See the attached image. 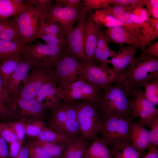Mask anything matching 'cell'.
Returning <instances> with one entry per match:
<instances>
[{
	"label": "cell",
	"mask_w": 158,
	"mask_h": 158,
	"mask_svg": "<svg viewBox=\"0 0 158 158\" xmlns=\"http://www.w3.org/2000/svg\"><path fill=\"white\" fill-rule=\"evenodd\" d=\"M104 32L109 43L112 42L119 45L127 44L142 51L150 44V42L140 41L142 33L139 28L116 26L107 28Z\"/></svg>",
	"instance_id": "cell-15"
},
{
	"label": "cell",
	"mask_w": 158,
	"mask_h": 158,
	"mask_svg": "<svg viewBox=\"0 0 158 158\" xmlns=\"http://www.w3.org/2000/svg\"><path fill=\"white\" fill-rule=\"evenodd\" d=\"M158 78V59L148 54L144 49L140 56L134 57L116 84L127 97H135L136 89L144 87L153 79Z\"/></svg>",
	"instance_id": "cell-1"
},
{
	"label": "cell",
	"mask_w": 158,
	"mask_h": 158,
	"mask_svg": "<svg viewBox=\"0 0 158 158\" xmlns=\"http://www.w3.org/2000/svg\"><path fill=\"white\" fill-rule=\"evenodd\" d=\"M26 6L25 0H0V20L17 16L25 8Z\"/></svg>",
	"instance_id": "cell-24"
},
{
	"label": "cell",
	"mask_w": 158,
	"mask_h": 158,
	"mask_svg": "<svg viewBox=\"0 0 158 158\" xmlns=\"http://www.w3.org/2000/svg\"><path fill=\"white\" fill-rule=\"evenodd\" d=\"M106 158H112L110 157H107Z\"/></svg>",
	"instance_id": "cell-60"
},
{
	"label": "cell",
	"mask_w": 158,
	"mask_h": 158,
	"mask_svg": "<svg viewBox=\"0 0 158 158\" xmlns=\"http://www.w3.org/2000/svg\"><path fill=\"white\" fill-rule=\"evenodd\" d=\"M44 35H57L65 39V37L61 30L57 25L53 23H46L42 25L38 36Z\"/></svg>",
	"instance_id": "cell-36"
},
{
	"label": "cell",
	"mask_w": 158,
	"mask_h": 158,
	"mask_svg": "<svg viewBox=\"0 0 158 158\" xmlns=\"http://www.w3.org/2000/svg\"><path fill=\"white\" fill-rule=\"evenodd\" d=\"M24 54L22 50V51L7 57L0 63V75L6 88L10 77L22 60Z\"/></svg>",
	"instance_id": "cell-23"
},
{
	"label": "cell",
	"mask_w": 158,
	"mask_h": 158,
	"mask_svg": "<svg viewBox=\"0 0 158 158\" xmlns=\"http://www.w3.org/2000/svg\"><path fill=\"white\" fill-rule=\"evenodd\" d=\"M130 18L131 20L134 24H138L139 19L138 16L131 13V12Z\"/></svg>",
	"instance_id": "cell-58"
},
{
	"label": "cell",
	"mask_w": 158,
	"mask_h": 158,
	"mask_svg": "<svg viewBox=\"0 0 158 158\" xmlns=\"http://www.w3.org/2000/svg\"><path fill=\"white\" fill-rule=\"evenodd\" d=\"M32 66L30 59L24 54L22 60L11 75L7 82L6 88L10 98H14L18 95L20 89L19 84L26 77Z\"/></svg>",
	"instance_id": "cell-19"
},
{
	"label": "cell",
	"mask_w": 158,
	"mask_h": 158,
	"mask_svg": "<svg viewBox=\"0 0 158 158\" xmlns=\"http://www.w3.org/2000/svg\"><path fill=\"white\" fill-rule=\"evenodd\" d=\"M83 6L76 7H60L54 4L41 13L42 24H56L66 37L68 31L80 18Z\"/></svg>",
	"instance_id": "cell-8"
},
{
	"label": "cell",
	"mask_w": 158,
	"mask_h": 158,
	"mask_svg": "<svg viewBox=\"0 0 158 158\" xmlns=\"http://www.w3.org/2000/svg\"><path fill=\"white\" fill-rule=\"evenodd\" d=\"M130 137L132 146L140 153L151 147L149 131L140 122H132Z\"/></svg>",
	"instance_id": "cell-21"
},
{
	"label": "cell",
	"mask_w": 158,
	"mask_h": 158,
	"mask_svg": "<svg viewBox=\"0 0 158 158\" xmlns=\"http://www.w3.org/2000/svg\"><path fill=\"white\" fill-rule=\"evenodd\" d=\"M110 153L106 146L98 138L87 146L82 158H106L110 157Z\"/></svg>",
	"instance_id": "cell-26"
},
{
	"label": "cell",
	"mask_w": 158,
	"mask_h": 158,
	"mask_svg": "<svg viewBox=\"0 0 158 158\" xmlns=\"http://www.w3.org/2000/svg\"><path fill=\"white\" fill-rule=\"evenodd\" d=\"M145 9L148 14H152L154 19H158V7H147V9Z\"/></svg>",
	"instance_id": "cell-55"
},
{
	"label": "cell",
	"mask_w": 158,
	"mask_h": 158,
	"mask_svg": "<svg viewBox=\"0 0 158 158\" xmlns=\"http://www.w3.org/2000/svg\"><path fill=\"white\" fill-rule=\"evenodd\" d=\"M150 15L148 14L145 9L142 8L139 16L138 24H142L147 23L149 20Z\"/></svg>",
	"instance_id": "cell-52"
},
{
	"label": "cell",
	"mask_w": 158,
	"mask_h": 158,
	"mask_svg": "<svg viewBox=\"0 0 158 158\" xmlns=\"http://www.w3.org/2000/svg\"><path fill=\"white\" fill-rule=\"evenodd\" d=\"M113 155L115 158H139L140 153L131 145L126 146Z\"/></svg>",
	"instance_id": "cell-38"
},
{
	"label": "cell",
	"mask_w": 158,
	"mask_h": 158,
	"mask_svg": "<svg viewBox=\"0 0 158 158\" xmlns=\"http://www.w3.org/2000/svg\"><path fill=\"white\" fill-rule=\"evenodd\" d=\"M66 49V47L55 44L38 42L24 46L22 51L30 59L32 64L51 67L56 58Z\"/></svg>",
	"instance_id": "cell-11"
},
{
	"label": "cell",
	"mask_w": 158,
	"mask_h": 158,
	"mask_svg": "<svg viewBox=\"0 0 158 158\" xmlns=\"http://www.w3.org/2000/svg\"><path fill=\"white\" fill-rule=\"evenodd\" d=\"M102 29L93 21L91 15L85 21L84 27L85 60L84 63L97 65L95 62L94 56L97 47L98 37Z\"/></svg>",
	"instance_id": "cell-17"
},
{
	"label": "cell",
	"mask_w": 158,
	"mask_h": 158,
	"mask_svg": "<svg viewBox=\"0 0 158 158\" xmlns=\"http://www.w3.org/2000/svg\"><path fill=\"white\" fill-rule=\"evenodd\" d=\"M129 105L133 118L139 117V122L148 128H150L154 121L158 118V110L145 98L140 87L136 89L135 97L129 102Z\"/></svg>",
	"instance_id": "cell-14"
},
{
	"label": "cell",
	"mask_w": 158,
	"mask_h": 158,
	"mask_svg": "<svg viewBox=\"0 0 158 158\" xmlns=\"http://www.w3.org/2000/svg\"><path fill=\"white\" fill-rule=\"evenodd\" d=\"M147 0H109V4L113 6L130 5L143 7L146 6Z\"/></svg>",
	"instance_id": "cell-41"
},
{
	"label": "cell",
	"mask_w": 158,
	"mask_h": 158,
	"mask_svg": "<svg viewBox=\"0 0 158 158\" xmlns=\"http://www.w3.org/2000/svg\"><path fill=\"white\" fill-rule=\"evenodd\" d=\"M5 104L9 111L16 119L42 120L45 117L46 108L34 99L16 96L10 98Z\"/></svg>",
	"instance_id": "cell-10"
},
{
	"label": "cell",
	"mask_w": 158,
	"mask_h": 158,
	"mask_svg": "<svg viewBox=\"0 0 158 158\" xmlns=\"http://www.w3.org/2000/svg\"><path fill=\"white\" fill-rule=\"evenodd\" d=\"M129 102L125 92L116 83L102 88L96 102L98 114L103 118L117 117L133 119Z\"/></svg>",
	"instance_id": "cell-2"
},
{
	"label": "cell",
	"mask_w": 158,
	"mask_h": 158,
	"mask_svg": "<svg viewBox=\"0 0 158 158\" xmlns=\"http://www.w3.org/2000/svg\"><path fill=\"white\" fill-rule=\"evenodd\" d=\"M79 69L86 81L94 88L100 90L102 87L120 82L121 75L112 68L97 65L85 64L79 61Z\"/></svg>",
	"instance_id": "cell-9"
},
{
	"label": "cell",
	"mask_w": 158,
	"mask_h": 158,
	"mask_svg": "<svg viewBox=\"0 0 158 158\" xmlns=\"http://www.w3.org/2000/svg\"><path fill=\"white\" fill-rule=\"evenodd\" d=\"M80 0H56L54 5L60 7H76L82 6Z\"/></svg>",
	"instance_id": "cell-44"
},
{
	"label": "cell",
	"mask_w": 158,
	"mask_h": 158,
	"mask_svg": "<svg viewBox=\"0 0 158 158\" xmlns=\"http://www.w3.org/2000/svg\"><path fill=\"white\" fill-rule=\"evenodd\" d=\"M34 99L46 109L51 110L57 108L62 103L60 89L54 80L45 84Z\"/></svg>",
	"instance_id": "cell-18"
},
{
	"label": "cell",
	"mask_w": 158,
	"mask_h": 158,
	"mask_svg": "<svg viewBox=\"0 0 158 158\" xmlns=\"http://www.w3.org/2000/svg\"><path fill=\"white\" fill-rule=\"evenodd\" d=\"M103 119L99 138L112 154L126 146L131 145L130 133L133 119L117 117Z\"/></svg>",
	"instance_id": "cell-3"
},
{
	"label": "cell",
	"mask_w": 158,
	"mask_h": 158,
	"mask_svg": "<svg viewBox=\"0 0 158 158\" xmlns=\"http://www.w3.org/2000/svg\"><path fill=\"white\" fill-rule=\"evenodd\" d=\"M83 9L86 11L92 9H98L109 4V0H83Z\"/></svg>",
	"instance_id": "cell-39"
},
{
	"label": "cell",
	"mask_w": 158,
	"mask_h": 158,
	"mask_svg": "<svg viewBox=\"0 0 158 158\" xmlns=\"http://www.w3.org/2000/svg\"><path fill=\"white\" fill-rule=\"evenodd\" d=\"M3 103V102L0 99V107L1 106Z\"/></svg>",
	"instance_id": "cell-59"
},
{
	"label": "cell",
	"mask_w": 158,
	"mask_h": 158,
	"mask_svg": "<svg viewBox=\"0 0 158 158\" xmlns=\"http://www.w3.org/2000/svg\"><path fill=\"white\" fill-rule=\"evenodd\" d=\"M151 25L149 27L146 32L142 34L140 41L142 42H151V41L158 37V19L151 20Z\"/></svg>",
	"instance_id": "cell-35"
},
{
	"label": "cell",
	"mask_w": 158,
	"mask_h": 158,
	"mask_svg": "<svg viewBox=\"0 0 158 158\" xmlns=\"http://www.w3.org/2000/svg\"><path fill=\"white\" fill-rule=\"evenodd\" d=\"M39 38L44 40L45 44H55L61 46L66 47V43L65 38L60 36L50 35H38Z\"/></svg>",
	"instance_id": "cell-40"
},
{
	"label": "cell",
	"mask_w": 158,
	"mask_h": 158,
	"mask_svg": "<svg viewBox=\"0 0 158 158\" xmlns=\"http://www.w3.org/2000/svg\"><path fill=\"white\" fill-rule=\"evenodd\" d=\"M88 143L80 138H72L66 144L62 158H82Z\"/></svg>",
	"instance_id": "cell-25"
},
{
	"label": "cell",
	"mask_w": 158,
	"mask_h": 158,
	"mask_svg": "<svg viewBox=\"0 0 158 158\" xmlns=\"http://www.w3.org/2000/svg\"><path fill=\"white\" fill-rule=\"evenodd\" d=\"M150 128L149 134L151 147L157 146L158 145V118L154 121Z\"/></svg>",
	"instance_id": "cell-42"
},
{
	"label": "cell",
	"mask_w": 158,
	"mask_h": 158,
	"mask_svg": "<svg viewBox=\"0 0 158 158\" xmlns=\"http://www.w3.org/2000/svg\"><path fill=\"white\" fill-rule=\"evenodd\" d=\"M25 8L11 18L18 28L20 42L25 46L36 40L42 25V15L34 6L25 0Z\"/></svg>",
	"instance_id": "cell-7"
},
{
	"label": "cell",
	"mask_w": 158,
	"mask_h": 158,
	"mask_svg": "<svg viewBox=\"0 0 158 158\" xmlns=\"http://www.w3.org/2000/svg\"><path fill=\"white\" fill-rule=\"evenodd\" d=\"M30 141L41 147L51 158H62L67 143H60L36 139Z\"/></svg>",
	"instance_id": "cell-27"
},
{
	"label": "cell",
	"mask_w": 158,
	"mask_h": 158,
	"mask_svg": "<svg viewBox=\"0 0 158 158\" xmlns=\"http://www.w3.org/2000/svg\"><path fill=\"white\" fill-rule=\"evenodd\" d=\"M59 88L62 103L73 104L83 100L97 102L99 98L100 90L92 87L84 78L67 86Z\"/></svg>",
	"instance_id": "cell-13"
},
{
	"label": "cell",
	"mask_w": 158,
	"mask_h": 158,
	"mask_svg": "<svg viewBox=\"0 0 158 158\" xmlns=\"http://www.w3.org/2000/svg\"><path fill=\"white\" fill-rule=\"evenodd\" d=\"M10 99L7 89L4 85L0 75V99L6 103Z\"/></svg>",
	"instance_id": "cell-47"
},
{
	"label": "cell",
	"mask_w": 158,
	"mask_h": 158,
	"mask_svg": "<svg viewBox=\"0 0 158 158\" xmlns=\"http://www.w3.org/2000/svg\"><path fill=\"white\" fill-rule=\"evenodd\" d=\"M14 23V22L12 18L0 20V34L6 28Z\"/></svg>",
	"instance_id": "cell-51"
},
{
	"label": "cell",
	"mask_w": 158,
	"mask_h": 158,
	"mask_svg": "<svg viewBox=\"0 0 158 158\" xmlns=\"http://www.w3.org/2000/svg\"><path fill=\"white\" fill-rule=\"evenodd\" d=\"M111 53L109 49L97 47L94 56L95 62L98 64L100 66L108 67V61Z\"/></svg>",
	"instance_id": "cell-34"
},
{
	"label": "cell",
	"mask_w": 158,
	"mask_h": 158,
	"mask_svg": "<svg viewBox=\"0 0 158 158\" xmlns=\"http://www.w3.org/2000/svg\"><path fill=\"white\" fill-rule=\"evenodd\" d=\"M79 67V61L65 50L55 59L50 72L58 87L62 88L83 78Z\"/></svg>",
	"instance_id": "cell-6"
},
{
	"label": "cell",
	"mask_w": 158,
	"mask_h": 158,
	"mask_svg": "<svg viewBox=\"0 0 158 158\" xmlns=\"http://www.w3.org/2000/svg\"><path fill=\"white\" fill-rule=\"evenodd\" d=\"M29 158H51V157L42 156L36 154L29 149Z\"/></svg>",
	"instance_id": "cell-56"
},
{
	"label": "cell",
	"mask_w": 158,
	"mask_h": 158,
	"mask_svg": "<svg viewBox=\"0 0 158 158\" xmlns=\"http://www.w3.org/2000/svg\"><path fill=\"white\" fill-rule=\"evenodd\" d=\"M71 139L64 134L47 127L35 138L37 140L60 143H66Z\"/></svg>",
	"instance_id": "cell-28"
},
{
	"label": "cell",
	"mask_w": 158,
	"mask_h": 158,
	"mask_svg": "<svg viewBox=\"0 0 158 158\" xmlns=\"http://www.w3.org/2000/svg\"><path fill=\"white\" fill-rule=\"evenodd\" d=\"M73 103L79 126L80 138L87 142L98 138L103 123L98 114L96 102L83 100Z\"/></svg>",
	"instance_id": "cell-4"
},
{
	"label": "cell",
	"mask_w": 158,
	"mask_h": 158,
	"mask_svg": "<svg viewBox=\"0 0 158 158\" xmlns=\"http://www.w3.org/2000/svg\"><path fill=\"white\" fill-rule=\"evenodd\" d=\"M47 127L46 124L42 120L26 119L25 134L29 137L35 138Z\"/></svg>",
	"instance_id": "cell-31"
},
{
	"label": "cell",
	"mask_w": 158,
	"mask_h": 158,
	"mask_svg": "<svg viewBox=\"0 0 158 158\" xmlns=\"http://www.w3.org/2000/svg\"><path fill=\"white\" fill-rule=\"evenodd\" d=\"M0 136L9 143L18 140L13 130L7 122H0Z\"/></svg>",
	"instance_id": "cell-32"
},
{
	"label": "cell",
	"mask_w": 158,
	"mask_h": 158,
	"mask_svg": "<svg viewBox=\"0 0 158 158\" xmlns=\"http://www.w3.org/2000/svg\"><path fill=\"white\" fill-rule=\"evenodd\" d=\"M26 119L22 118L17 121H9L8 124L13 129L18 140L23 143L25 134V123Z\"/></svg>",
	"instance_id": "cell-33"
},
{
	"label": "cell",
	"mask_w": 158,
	"mask_h": 158,
	"mask_svg": "<svg viewBox=\"0 0 158 158\" xmlns=\"http://www.w3.org/2000/svg\"><path fill=\"white\" fill-rule=\"evenodd\" d=\"M29 148L28 143L22 146L19 153L16 158H29Z\"/></svg>",
	"instance_id": "cell-53"
},
{
	"label": "cell",
	"mask_w": 158,
	"mask_h": 158,
	"mask_svg": "<svg viewBox=\"0 0 158 158\" xmlns=\"http://www.w3.org/2000/svg\"><path fill=\"white\" fill-rule=\"evenodd\" d=\"M7 142L0 136V158H9Z\"/></svg>",
	"instance_id": "cell-48"
},
{
	"label": "cell",
	"mask_w": 158,
	"mask_h": 158,
	"mask_svg": "<svg viewBox=\"0 0 158 158\" xmlns=\"http://www.w3.org/2000/svg\"><path fill=\"white\" fill-rule=\"evenodd\" d=\"M146 51L153 57L158 58V41L150 44L147 47L145 48Z\"/></svg>",
	"instance_id": "cell-49"
},
{
	"label": "cell",
	"mask_w": 158,
	"mask_h": 158,
	"mask_svg": "<svg viewBox=\"0 0 158 158\" xmlns=\"http://www.w3.org/2000/svg\"><path fill=\"white\" fill-rule=\"evenodd\" d=\"M147 7L151 6L158 7V0H147Z\"/></svg>",
	"instance_id": "cell-57"
},
{
	"label": "cell",
	"mask_w": 158,
	"mask_h": 158,
	"mask_svg": "<svg viewBox=\"0 0 158 158\" xmlns=\"http://www.w3.org/2000/svg\"><path fill=\"white\" fill-rule=\"evenodd\" d=\"M108 41L107 36L104 32L102 30L98 37L97 47L101 48H106L109 49Z\"/></svg>",
	"instance_id": "cell-46"
},
{
	"label": "cell",
	"mask_w": 158,
	"mask_h": 158,
	"mask_svg": "<svg viewBox=\"0 0 158 158\" xmlns=\"http://www.w3.org/2000/svg\"><path fill=\"white\" fill-rule=\"evenodd\" d=\"M142 158H158V150L156 147L150 148L147 154Z\"/></svg>",
	"instance_id": "cell-54"
},
{
	"label": "cell",
	"mask_w": 158,
	"mask_h": 158,
	"mask_svg": "<svg viewBox=\"0 0 158 158\" xmlns=\"http://www.w3.org/2000/svg\"><path fill=\"white\" fill-rule=\"evenodd\" d=\"M132 9V7L130 6H110L108 5L105 7L97 10L114 16L122 14L127 11H130Z\"/></svg>",
	"instance_id": "cell-37"
},
{
	"label": "cell",
	"mask_w": 158,
	"mask_h": 158,
	"mask_svg": "<svg viewBox=\"0 0 158 158\" xmlns=\"http://www.w3.org/2000/svg\"><path fill=\"white\" fill-rule=\"evenodd\" d=\"M130 11H127L122 14L113 17L125 23L129 24H134V23L130 18Z\"/></svg>",
	"instance_id": "cell-50"
},
{
	"label": "cell",
	"mask_w": 158,
	"mask_h": 158,
	"mask_svg": "<svg viewBox=\"0 0 158 158\" xmlns=\"http://www.w3.org/2000/svg\"><path fill=\"white\" fill-rule=\"evenodd\" d=\"M91 18L99 26L101 25L107 28L121 26L132 29L139 28L145 26L146 25L145 23L142 24L126 23L110 15L97 10H95L94 13L92 14Z\"/></svg>",
	"instance_id": "cell-22"
},
{
	"label": "cell",
	"mask_w": 158,
	"mask_h": 158,
	"mask_svg": "<svg viewBox=\"0 0 158 158\" xmlns=\"http://www.w3.org/2000/svg\"><path fill=\"white\" fill-rule=\"evenodd\" d=\"M51 68L32 64L30 72L22 81L23 86L17 96L35 99L39 90L45 84L54 80L50 72Z\"/></svg>",
	"instance_id": "cell-12"
},
{
	"label": "cell",
	"mask_w": 158,
	"mask_h": 158,
	"mask_svg": "<svg viewBox=\"0 0 158 158\" xmlns=\"http://www.w3.org/2000/svg\"><path fill=\"white\" fill-rule=\"evenodd\" d=\"M87 12L83 7L82 15L77 25L68 31L65 37L66 51L79 61L84 63L85 60L84 27Z\"/></svg>",
	"instance_id": "cell-16"
},
{
	"label": "cell",
	"mask_w": 158,
	"mask_h": 158,
	"mask_svg": "<svg viewBox=\"0 0 158 158\" xmlns=\"http://www.w3.org/2000/svg\"><path fill=\"white\" fill-rule=\"evenodd\" d=\"M9 144L10 157L12 158H16L21 149L22 143L18 140Z\"/></svg>",
	"instance_id": "cell-45"
},
{
	"label": "cell",
	"mask_w": 158,
	"mask_h": 158,
	"mask_svg": "<svg viewBox=\"0 0 158 158\" xmlns=\"http://www.w3.org/2000/svg\"><path fill=\"white\" fill-rule=\"evenodd\" d=\"M28 2L42 12L54 4L51 0H28Z\"/></svg>",
	"instance_id": "cell-43"
},
{
	"label": "cell",
	"mask_w": 158,
	"mask_h": 158,
	"mask_svg": "<svg viewBox=\"0 0 158 158\" xmlns=\"http://www.w3.org/2000/svg\"><path fill=\"white\" fill-rule=\"evenodd\" d=\"M51 110L49 128L64 134L72 138L80 137L79 126L74 103H62L59 107Z\"/></svg>",
	"instance_id": "cell-5"
},
{
	"label": "cell",
	"mask_w": 158,
	"mask_h": 158,
	"mask_svg": "<svg viewBox=\"0 0 158 158\" xmlns=\"http://www.w3.org/2000/svg\"><path fill=\"white\" fill-rule=\"evenodd\" d=\"M23 46L19 42L0 39V63L9 56L22 51Z\"/></svg>",
	"instance_id": "cell-29"
},
{
	"label": "cell",
	"mask_w": 158,
	"mask_h": 158,
	"mask_svg": "<svg viewBox=\"0 0 158 158\" xmlns=\"http://www.w3.org/2000/svg\"><path fill=\"white\" fill-rule=\"evenodd\" d=\"M119 46L120 49L118 51H111L110 56L111 58L110 60H108V62L112 65V69L114 72L121 75L134 58L136 49L129 45H121Z\"/></svg>",
	"instance_id": "cell-20"
},
{
	"label": "cell",
	"mask_w": 158,
	"mask_h": 158,
	"mask_svg": "<svg viewBox=\"0 0 158 158\" xmlns=\"http://www.w3.org/2000/svg\"><path fill=\"white\" fill-rule=\"evenodd\" d=\"M144 95L155 106L158 104V78L153 79L144 86Z\"/></svg>",
	"instance_id": "cell-30"
}]
</instances>
